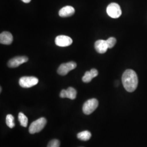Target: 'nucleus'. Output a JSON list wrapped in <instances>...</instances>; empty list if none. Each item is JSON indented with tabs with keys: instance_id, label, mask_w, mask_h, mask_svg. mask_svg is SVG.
<instances>
[{
	"instance_id": "13",
	"label": "nucleus",
	"mask_w": 147,
	"mask_h": 147,
	"mask_svg": "<svg viewBox=\"0 0 147 147\" xmlns=\"http://www.w3.org/2000/svg\"><path fill=\"white\" fill-rule=\"evenodd\" d=\"M91 133L88 131L80 132L78 134V138L82 141H88L91 137Z\"/></svg>"
},
{
	"instance_id": "12",
	"label": "nucleus",
	"mask_w": 147,
	"mask_h": 147,
	"mask_svg": "<svg viewBox=\"0 0 147 147\" xmlns=\"http://www.w3.org/2000/svg\"><path fill=\"white\" fill-rule=\"evenodd\" d=\"M59 16L62 18L69 17L73 16L75 13V9L71 6H65L59 11Z\"/></svg>"
},
{
	"instance_id": "2",
	"label": "nucleus",
	"mask_w": 147,
	"mask_h": 147,
	"mask_svg": "<svg viewBox=\"0 0 147 147\" xmlns=\"http://www.w3.org/2000/svg\"><path fill=\"white\" fill-rule=\"evenodd\" d=\"M47 123V119L44 117L40 118L36 121H34L33 123H32L29 127L30 133L34 134L42 131L46 125Z\"/></svg>"
},
{
	"instance_id": "14",
	"label": "nucleus",
	"mask_w": 147,
	"mask_h": 147,
	"mask_svg": "<svg viewBox=\"0 0 147 147\" xmlns=\"http://www.w3.org/2000/svg\"><path fill=\"white\" fill-rule=\"evenodd\" d=\"M77 91L73 87H69L67 89V98L74 100L76 98Z\"/></svg>"
},
{
	"instance_id": "21",
	"label": "nucleus",
	"mask_w": 147,
	"mask_h": 147,
	"mask_svg": "<svg viewBox=\"0 0 147 147\" xmlns=\"http://www.w3.org/2000/svg\"><path fill=\"white\" fill-rule=\"evenodd\" d=\"M0 92H2V88H1V90H0Z\"/></svg>"
},
{
	"instance_id": "8",
	"label": "nucleus",
	"mask_w": 147,
	"mask_h": 147,
	"mask_svg": "<svg viewBox=\"0 0 147 147\" xmlns=\"http://www.w3.org/2000/svg\"><path fill=\"white\" fill-rule=\"evenodd\" d=\"M28 60L26 56H17L11 59L8 62V66L9 68H14L19 67L23 63H26Z\"/></svg>"
},
{
	"instance_id": "16",
	"label": "nucleus",
	"mask_w": 147,
	"mask_h": 147,
	"mask_svg": "<svg viewBox=\"0 0 147 147\" xmlns=\"http://www.w3.org/2000/svg\"><path fill=\"white\" fill-rule=\"evenodd\" d=\"M14 118L11 115H8L6 117V124L10 128H13L15 126Z\"/></svg>"
},
{
	"instance_id": "17",
	"label": "nucleus",
	"mask_w": 147,
	"mask_h": 147,
	"mask_svg": "<svg viewBox=\"0 0 147 147\" xmlns=\"http://www.w3.org/2000/svg\"><path fill=\"white\" fill-rule=\"evenodd\" d=\"M106 42L108 45V47L110 49H111L113 47L117 42V40L116 38L114 37H110L107 40H106Z\"/></svg>"
},
{
	"instance_id": "10",
	"label": "nucleus",
	"mask_w": 147,
	"mask_h": 147,
	"mask_svg": "<svg viewBox=\"0 0 147 147\" xmlns=\"http://www.w3.org/2000/svg\"><path fill=\"white\" fill-rule=\"evenodd\" d=\"M13 40V36L9 32H3L0 34V42L2 44L10 45Z\"/></svg>"
},
{
	"instance_id": "19",
	"label": "nucleus",
	"mask_w": 147,
	"mask_h": 147,
	"mask_svg": "<svg viewBox=\"0 0 147 147\" xmlns=\"http://www.w3.org/2000/svg\"><path fill=\"white\" fill-rule=\"evenodd\" d=\"M59 96L62 98H67V90H65V89L62 90V91L60 93Z\"/></svg>"
},
{
	"instance_id": "4",
	"label": "nucleus",
	"mask_w": 147,
	"mask_h": 147,
	"mask_svg": "<svg viewBox=\"0 0 147 147\" xmlns=\"http://www.w3.org/2000/svg\"><path fill=\"white\" fill-rule=\"evenodd\" d=\"M107 14L112 18L117 19L121 15V7L116 3H111L106 8Z\"/></svg>"
},
{
	"instance_id": "1",
	"label": "nucleus",
	"mask_w": 147,
	"mask_h": 147,
	"mask_svg": "<svg viewBox=\"0 0 147 147\" xmlns=\"http://www.w3.org/2000/svg\"><path fill=\"white\" fill-rule=\"evenodd\" d=\"M121 80L123 85L126 91L133 92L136 89L138 79L137 74L133 70L127 69L125 70L123 74Z\"/></svg>"
},
{
	"instance_id": "9",
	"label": "nucleus",
	"mask_w": 147,
	"mask_h": 147,
	"mask_svg": "<svg viewBox=\"0 0 147 147\" xmlns=\"http://www.w3.org/2000/svg\"><path fill=\"white\" fill-rule=\"evenodd\" d=\"M94 47L95 50L100 54L105 53L109 49L106 40H98L95 42Z\"/></svg>"
},
{
	"instance_id": "5",
	"label": "nucleus",
	"mask_w": 147,
	"mask_h": 147,
	"mask_svg": "<svg viewBox=\"0 0 147 147\" xmlns=\"http://www.w3.org/2000/svg\"><path fill=\"white\" fill-rule=\"evenodd\" d=\"M38 81L34 76H23L19 80V84L22 88H30L38 84Z\"/></svg>"
},
{
	"instance_id": "20",
	"label": "nucleus",
	"mask_w": 147,
	"mask_h": 147,
	"mask_svg": "<svg viewBox=\"0 0 147 147\" xmlns=\"http://www.w3.org/2000/svg\"><path fill=\"white\" fill-rule=\"evenodd\" d=\"M21 1H22L23 2H24V3H30L31 0H21Z\"/></svg>"
},
{
	"instance_id": "3",
	"label": "nucleus",
	"mask_w": 147,
	"mask_h": 147,
	"mask_svg": "<svg viewBox=\"0 0 147 147\" xmlns=\"http://www.w3.org/2000/svg\"><path fill=\"white\" fill-rule=\"evenodd\" d=\"M99 105V102L97 99L93 98L87 100L84 102L82 110L85 115H89L93 113Z\"/></svg>"
},
{
	"instance_id": "15",
	"label": "nucleus",
	"mask_w": 147,
	"mask_h": 147,
	"mask_svg": "<svg viewBox=\"0 0 147 147\" xmlns=\"http://www.w3.org/2000/svg\"><path fill=\"white\" fill-rule=\"evenodd\" d=\"M18 119L20 123L21 126L24 127H26L28 124V119L26 116H25L22 112H20L18 115Z\"/></svg>"
},
{
	"instance_id": "18",
	"label": "nucleus",
	"mask_w": 147,
	"mask_h": 147,
	"mask_svg": "<svg viewBox=\"0 0 147 147\" xmlns=\"http://www.w3.org/2000/svg\"><path fill=\"white\" fill-rule=\"evenodd\" d=\"M60 142L58 140H53L49 143L47 147H59Z\"/></svg>"
},
{
	"instance_id": "7",
	"label": "nucleus",
	"mask_w": 147,
	"mask_h": 147,
	"mask_svg": "<svg viewBox=\"0 0 147 147\" xmlns=\"http://www.w3.org/2000/svg\"><path fill=\"white\" fill-rule=\"evenodd\" d=\"M73 43V40L70 37L60 35L58 36L55 39V44L57 46L60 47H66L70 46Z\"/></svg>"
},
{
	"instance_id": "6",
	"label": "nucleus",
	"mask_w": 147,
	"mask_h": 147,
	"mask_svg": "<svg viewBox=\"0 0 147 147\" xmlns=\"http://www.w3.org/2000/svg\"><path fill=\"white\" fill-rule=\"evenodd\" d=\"M77 67L76 63L74 62H69L68 63H63L61 64L57 70V73L61 76H65L69 72Z\"/></svg>"
},
{
	"instance_id": "11",
	"label": "nucleus",
	"mask_w": 147,
	"mask_h": 147,
	"mask_svg": "<svg viewBox=\"0 0 147 147\" xmlns=\"http://www.w3.org/2000/svg\"><path fill=\"white\" fill-rule=\"evenodd\" d=\"M98 71L96 69H92L89 71H86L82 77V81L85 83L90 82L92 80L98 75Z\"/></svg>"
}]
</instances>
